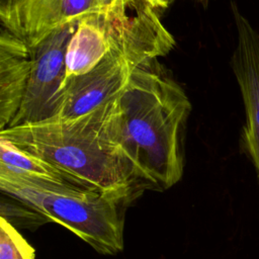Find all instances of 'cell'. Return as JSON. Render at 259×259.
Returning <instances> with one entry per match:
<instances>
[{"instance_id": "1", "label": "cell", "mask_w": 259, "mask_h": 259, "mask_svg": "<svg viewBox=\"0 0 259 259\" xmlns=\"http://www.w3.org/2000/svg\"><path fill=\"white\" fill-rule=\"evenodd\" d=\"M156 60L133 70L116 98L111 131L115 144L146 188L166 190L180 181L191 103Z\"/></svg>"}, {"instance_id": "2", "label": "cell", "mask_w": 259, "mask_h": 259, "mask_svg": "<svg viewBox=\"0 0 259 259\" xmlns=\"http://www.w3.org/2000/svg\"><path fill=\"white\" fill-rule=\"evenodd\" d=\"M116 98L75 118L55 116L6 127L0 138L49 162L81 186L130 202L146 186L113 140Z\"/></svg>"}, {"instance_id": "3", "label": "cell", "mask_w": 259, "mask_h": 259, "mask_svg": "<svg viewBox=\"0 0 259 259\" xmlns=\"http://www.w3.org/2000/svg\"><path fill=\"white\" fill-rule=\"evenodd\" d=\"M1 192L58 223L102 255L123 250V210L127 202L97 190L26 177L0 167Z\"/></svg>"}, {"instance_id": "4", "label": "cell", "mask_w": 259, "mask_h": 259, "mask_svg": "<svg viewBox=\"0 0 259 259\" xmlns=\"http://www.w3.org/2000/svg\"><path fill=\"white\" fill-rule=\"evenodd\" d=\"M130 0H0L1 27L29 49L55 29L91 15L116 14Z\"/></svg>"}, {"instance_id": "5", "label": "cell", "mask_w": 259, "mask_h": 259, "mask_svg": "<svg viewBox=\"0 0 259 259\" xmlns=\"http://www.w3.org/2000/svg\"><path fill=\"white\" fill-rule=\"evenodd\" d=\"M77 23H68L29 49L31 68L19 110L10 124L15 126L55 117L61 104V88L65 81V57Z\"/></svg>"}, {"instance_id": "6", "label": "cell", "mask_w": 259, "mask_h": 259, "mask_svg": "<svg viewBox=\"0 0 259 259\" xmlns=\"http://www.w3.org/2000/svg\"><path fill=\"white\" fill-rule=\"evenodd\" d=\"M137 66L117 47L111 50L91 71L64 81L57 117L85 115L116 98L127 85Z\"/></svg>"}, {"instance_id": "7", "label": "cell", "mask_w": 259, "mask_h": 259, "mask_svg": "<svg viewBox=\"0 0 259 259\" xmlns=\"http://www.w3.org/2000/svg\"><path fill=\"white\" fill-rule=\"evenodd\" d=\"M237 44L231 66L246 113L241 135L242 149L251 159L259 179V32L232 2Z\"/></svg>"}, {"instance_id": "8", "label": "cell", "mask_w": 259, "mask_h": 259, "mask_svg": "<svg viewBox=\"0 0 259 259\" xmlns=\"http://www.w3.org/2000/svg\"><path fill=\"white\" fill-rule=\"evenodd\" d=\"M31 68L29 48L1 27L0 33V131L15 117L26 90Z\"/></svg>"}, {"instance_id": "9", "label": "cell", "mask_w": 259, "mask_h": 259, "mask_svg": "<svg viewBox=\"0 0 259 259\" xmlns=\"http://www.w3.org/2000/svg\"><path fill=\"white\" fill-rule=\"evenodd\" d=\"M107 16L96 14L77 22L66 51L65 80L91 71L111 50Z\"/></svg>"}, {"instance_id": "10", "label": "cell", "mask_w": 259, "mask_h": 259, "mask_svg": "<svg viewBox=\"0 0 259 259\" xmlns=\"http://www.w3.org/2000/svg\"><path fill=\"white\" fill-rule=\"evenodd\" d=\"M0 167L18 175L85 188L54 165L19 150L2 138H0Z\"/></svg>"}, {"instance_id": "11", "label": "cell", "mask_w": 259, "mask_h": 259, "mask_svg": "<svg viewBox=\"0 0 259 259\" xmlns=\"http://www.w3.org/2000/svg\"><path fill=\"white\" fill-rule=\"evenodd\" d=\"M33 247L13 225L0 218V259H34Z\"/></svg>"}, {"instance_id": "12", "label": "cell", "mask_w": 259, "mask_h": 259, "mask_svg": "<svg viewBox=\"0 0 259 259\" xmlns=\"http://www.w3.org/2000/svg\"><path fill=\"white\" fill-rule=\"evenodd\" d=\"M6 196L8 199L1 198V217L6 219L15 228L35 230L40 225L49 222L46 217L26 203L9 194H6Z\"/></svg>"}, {"instance_id": "13", "label": "cell", "mask_w": 259, "mask_h": 259, "mask_svg": "<svg viewBox=\"0 0 259 259\" xmlns=\"http://www.w3.org/2000/svg\"><path fill=\"white\" fill-rule=\"evenodd\" d=\"M153 8H167L170 4V0H143Z\"/></svg>"}, {"instance_id": "14", "label": "cell", "mask_w": 259, "mask_h": 259, "mask_svg": "<svg viewBox=\"0 0 259 259\" xmlns=\"http://www.w3.org/2000/svg\"><path fill=\"white\" fill-rule=\"evenodd\" d=\"M175 0H170V3H172V2H174Z\"/></svg>"}]
</instances>
